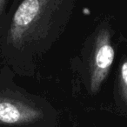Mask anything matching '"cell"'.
I'll use <instances>...</instances> for the list:
<instances>
[{
	"label": "cell",
	"mask_w": 127,
	"mask_h": 127,
	"mask_svg": "<svg viewBox=\"0 0 127 127\" xmlns=\"http://www.w3.org/2000/svg\"><path fill=\"white\" fill-rule=\"evenodd\" d=\"M113 29L108 20H102L86 37L73 64L81 84L90 95H97L108 78L115 59Z\"/></svg>",
	"instance_id": "7a4b0ae2"
},
{
	"label": "cell",
	"mask_w": 127,
	"mask_h": 127,
	"mask_svg": "<svg viewBox=\"0 0 127 127\" xmlns=\"http://www.w3.org/2000/svg\"><path fill=\"white\" fill-rule=\"evenodd\" d=\"M74 9L73 0H25L13 14L8 40L18 50L41 56L64 32Z\"/></svg>",
	"instance_id": "6da1fadb"
},
{
	"label": "cell",
	"mask_w": 127,
	"mask_h": 127,
	"mask_svg": "<svg viewBox=\"0 0 127 127\" xmlns=\"http://www.w3.org/2000/svg\"><path fill=\"white\" fill-rule=\"evenodd\" d=\"M114 104L118 111L127 118V56L124 55L118 64L113 89Z\"/></svg>",
	"instance_id": "277c9868"
},
{
	"label": "cell",
	"mask_w": 127,
	"mask_h": 127,
	"mask_svg": "<svg viewBox=\"0 0 127 127\" xmlns=\"http://www.w3.org/2000/svg\"><path fill=\"white\" fill-rule=\"evenodd\" d=\"M0 124L17 126L57 127L59 112L38 97L0 96Z\"/></svg>",
	"instance_id": "3957f363"
},
{
	"label": "cell",
	"mask_w": 127,
	"mask_h": 127,
	"mask_svg": "<svg viewBox=\"0 0 127 127\" xmlns=\"http://www.w3.org/2000/svg\"><path fill=\"white\" fill-rule=\"evenodd\" d=\"M6 4H7V2H6V1H4V0H0V14H1L3 9H4V5H5Z\"/></svg>",
	"instance_id": "5b68a950"
}]
</instances>
